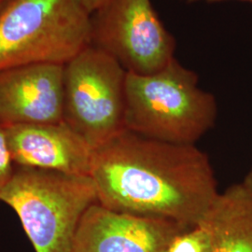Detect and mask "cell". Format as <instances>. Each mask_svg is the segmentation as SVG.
<instances>
[{
  "label": "cell",
  "mask_w": 252,
  "mask_h": 252,
  "mask_svg": "<svg viewBox=\"0 0 252 252\" xmlns=\"http://www.w3.org/2000/svg\"><path fill=\"white\" fill-rule=\"evenodd\" d=\"M92 43V13L81 0H7L0 7V70L65 64Z\"/></svg>",
  "instance_id": "4"
},
{
  "label": "cell",
  "mask_w": 252,
  "mask_h": 252,
  "mask_svg": "<svg viewBox=\"0 0 252 252\" xmlns=\"http://www.w3.org/2000/svg\"><path fill=\"white\" fill-rule=\"evenodd\" d=\"M244 182L246 183V185H247L252 191V169L250 171V173L247 175L246 179L244 180Z\"/></svg>",
  "instance_id": "14"
},
{
  "label": "cell",
  "mask_w": 252,
  "mask_h": 252,
  "mask_svg": "<svg viewBox=\"0 0 252 252\" xmlns=\"http://www.w3.org/2000/svg\"><path fill=\"white\" fill-rule=\"evenodd\" d=\"M90 177L108 209L198 225L220 192L211 162L194 144L125 130L94 150Z\"/></svg>",
  "instance_id": "1"
},
{
  "label": "cell",
  "mask_w": 252,
  "mask_h": 252,
  "mask_svg": "<svg viewBox=\"0 0 252 252\" xmlns=\"http://www.w3.org/2000/svg\"><path fill=\"white\" fill-rule=\"evenodd\" d=\"M6 1H7V0H0V7H1V6H2Z\"/></svg>",
  "instance_id": "16"
},
{
  "label": "cell",
  "mask_w": 252,
  "mask_h": 252,
  "mask_svg": "<svg viewBox=\"0 0 252 252\" xmlns=\"http://www.w3.org/2000/svg\"><path fill=\"white\" fill-rule=\"evenodd\" d=\"M4 129L15 165L90 176L94 150L65 123L12 125Z\"/></svg>",
  "instance_id": "9"
},
{
  "label": "cell",
  "mask_w": 252,
  "mask_h": 252,
  "mask_svg": "<svg viewBox=\"0 0 252 252\" xmlns=\"http://www.w3.org/2000/svg\"><path fill=\"white\" fill-rule=\"evenodd\" d=\"M215 96L197 74L173 58L150 75L127 72L126 130L148 138L194 144L216 122Z\"/></svg>",
  "instance_id": "2"
},
{
  "label": "cell",
  "mask_w": 252,
  "mask_h": 252,
  "mask_svg": "<svg viewBox=\"0 0 252 252\" xmlns=\"http://www.w3.org/2000/svg\"><path fill=\"white\" fill-rule=\"evenodd\" d=\"M0 202L15 211L35 252H72L82 217L98 203L89 176L17 165Z\"/></svg>",
  "instance_id": "3"
},
{
  "label": "cell",
  "mask_w": 252,
  "mask_h": 252,
  "mask_svg": "<svg viewBox=\"0 0 252 252\" xmlns=\"http://www.w3.org/2000/svg\"><path fill=\"white\" fill-rule=\"evenodd\" d=\"M189 2H195V1H208V2H218V1H228V0H187ZM235 1H243V2H249L252 3V0H235Z\"/></svg>",
  "instance_id": "15"
},
{
  "label": "cell",
  "mask_w": 252,
  "mask_h": 252,
  "mask_svg": "<svg viewBox=\"0 0 252 252\" xmlns=\"http://www.w3.org/2000/svg\"><path fill=\"white\" fill-rule=\"evenodd\" d=\"M15 164L12 162L9 147L6 139L4 126L0 125V194L7 186L13 171Z\"/></svg>",
  "instance_id": "12"
},
{
  "label": "cell",
  "mask_w": 252,
  "mask_h": 252,
  "mask_svg": "<svg viewBox=\"0 0 252 252\" xmlns=\"http://www.w3.org/2000/svg\"><path fill=\"white\" fill-rule=\"evenodd\" d=\"M200 223L210 234V252H252V190L243 181L220 192Z\"/></svg>",
  "instance_id": "10"
},
{
  "label": "cell",
  "mask_w": 252,
  "mask_h": 252,
  "mask_svg": "<svg viewBox=\"0 0 252 252\" xmlns=\"http://www.w3.org/2000/svg\"><path fill=\"white\" fill-rule=\"evenodd\" d=\"M63 117V64L0 70V125L57 124Z\"/></svg>",
  "instance_id": "8"
},
{
  "label": "cell",
  "mask_w": 252,
  "mask_h": 252,
  "mask_svg": "<svg viewBox=\"0 0 252 252\" xmlns=\"http://www.w3.org/2000/svg\"><path fill=\"white\" fill-rule=\"evenodd\" d=\"M210 234L206 226L198 224L178 234L166 252H210Z\"/></svg>",
  "instance_id": "11"
},
{
  "label": "cell",
  "mask_w": 252,
  "mask_h": 252,
  "mask_svg": "<svg viewBox=\"0 0 252 252\" xmlns=\"http://www.w3.org/2000/svg\"><path fill=\"white\" fill-rule=\"evenodd\" d=\"M81 1L85 6V8L88 9L91 13H93L96 9H99L100 7L108 0H81Z\"/></svg>",
  "instance_id": "13"
},
{
  "label": "cell",
  "mask_w": 252,
  "mask_h": 252,
  "mask_svg": "<svg viewBox=\"0 0 252 252\" xmlns=\"http://www.w3.org/2000/svg\"><path fill=\"white\" fill-rule=\"evenodd\" d=\"M92 45L114 57L127 72L150 75L175 58L176 40L152 0H108L92 13Z\"/></svg>",
  "instance_id": "6"
},
{
  "label": "cell",
  "mask_w": 252,
  "mask_h": 252,
  "mask_svg": "<svg viewBox=\"0 0 252 252\" xmlns=\"http://www.w3.org/2000/svg\"><path fill=\"white\" fill-rule=\"evenodd\" d=\"M127 71L97 47L63 64V122L93 150L126 130Z\"/></svg>",
  "instance_id": "5"
},
{
  "label": "cell",
  "mask_w": 252,
  "mask_h": 252,
  "mask_svg": "<svg viewBox=\"0 0 252 252\" xmlns=\"http://www.w3.org/2000/svg\"><path fill=\"white\" fill-rule=\"evenodd\" d=\"M191 228L169 220L118 212L95 203L81 219L72 252H166Z\"/></svg>",
  "instance_id": "7"
}]
</instances>
